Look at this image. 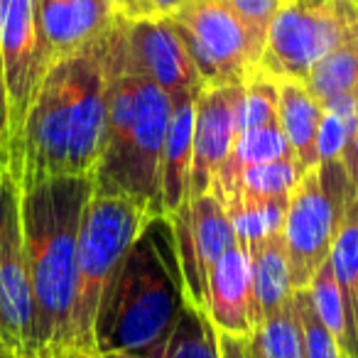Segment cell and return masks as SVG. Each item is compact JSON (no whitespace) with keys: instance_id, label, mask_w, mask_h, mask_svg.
I'll list each match as a JSON object with an SVG mask.
<instances>
[{"instance_id":"13","label":"cell","mask_w":358,"mask_h":358,"mask_svg":"<svg viewBox=\"0 0 358 358\" xmlns=\"http://www.w3.org/2000/svg\"><path fill=\"white\" fill-rule=\"evenodd\" d=\"M0 346L17 358H37L35 304L22 241L20 192L13 199L0 236Z\"/></svg>"},{"instance_id":"23","label":"cell","mask_w":358,"mask_h":358,"mask_svg":"<svg viewBox=\"0 0 358 358\" xmlns=\"http://www.w3.org/2000/svg\"><path fill=\"white\" fill-rule=\"evenodd\" d=\"M302 169L294 159H273V162L250 164L241 169L229 189L221 194V204L229 199H275V196H289Z\"/></svg>"},{"instance_id":"19","label":"cell","mask_w":358,"mask_h":358,"mask_svg":"<svg viewBox=\"0 0 358 358\" xmlns=\"http://www.w3.org/2000/svg\"><path fill=\"white\" fill-rule=\"evenodd\" d=\"M250 255V275H253V309L255 327L270 314L280 312L292 302V278H289L287 250L282 234L270 236L268 241L253 245Z\"/></svg>"},{"instance_id":"27","label":"cell","mask_w":358,"mask_h":358,"mask_svg":"<svg viewBox=\"0 0 358 358\" xmlns=\"http://www.w3.org/2000/svg\"><path fill=\"white\" fill-rule=\"evenodd\" d=\"M322 125L317 133V164L341 159L358 123V94H346L322 106Z\"/></svg>"},{"instance_id":"4","label":"cell","mask_w":358,"mask_h":358,"mask_svg":"<svg viewBox=\"0 0 358 358\" xmlns=\"http://www.w3.org/2000/svg\"><path fill=\"white\" fill-rule=\"evenodd\" d=\"M187 304L167 216H152L110 280L96 319V353L162 356Z\"/></svg>"},{"instance_id":"39","label":"cell","mask_w":358,"mask_h":358,"mask_svg":"<svg viewBox=\"0 0 358 358\" xmlns=\"http://www.w3.org/2000/svg\"><path fill=\"white\" fill-rule=\"evenodd\" d=\"M96 358H99V356H96Z\"/></svg>"},{"instance_id":"11","label":"cell","mask_w":358,"mask_h":358,"mask_svg":"<svg viewBox=\"0 0 358 358\" xmlns=\"http://www.w3.org/2000/svg\"><path fill=\"white\" fill-rule=\"evenodd\" d=\"M47 69L35 0H0V71L10 106L13 140Z\"/></svg>"},{"instance_id":"37","label":"cell","mask_w":358,"mask_h":358,"mask_svg":"<svg viewBox=\"0 0 358 358\" xmlns=\"http://www.w3.org/2000/svg\"><path fill=\"white\" fill-rule=\"evenodd\" d=\"M0 358H17V356H15V353H10V351H8V348H3V346H0Z\"/></svg>"},{"instance_id":"32","label":"cell","mask_w":358,"mask_h":358,"mask_svg":"<svg viewBox=\"0 0 358 358\" xmlns=\"http://www.w3.org/2000/svg\"><path fill=\"white\" fill-rule=\"evenodd\" d=\"M341 162H343V167H346L348 182H351L353 192L358 194V123H356V130H353L351 140H348L346 150H343Z\"/></svg>"},{"instance_id":"33","label":"cell","mask_w":358,"mask_h":358,"mask_svg":"<svg viewBox=\"0 0 358 358\" xmlns=\"http://www.w3.org/2000/svg\"><path fill=\"white\" fill-rule=\"evenodd\" d=\"M115 6V10L120 13V17L125 20H140V17H152L155 10L150 8L148 0H110Z\"/></svg>"},{"instance_id":"36","label":"cell","mask_w":358,"mask_h":358,"mask_svg":"<svg viewBox=\"0 0 358 358\" xmlns=\"http://www.w3.org/2000/svg\"><path fill=\"white\" fill-rule=\"evenodd\" d=\"M243 358H263V353L258 351L253 338H243Z\"/></svg>"},{"instance_id":"30","label":"cell","mask_w":358,"mask_h":358,"mask_svg":"<svg viewBox=\"0 0 358 358\" xmlns=\"http://www.w3.org/2000/svg\"><path fill=\"white\" fill-rule=\"evenodd\" d=\"M17 192H20V185H17V177L13 172L10 157H0V236L6 229L8 211H10V204L17 196Z\"/></svg>"},{"instance_id":"15","label":"cell","mask_w":358,"mask_h":358,"mask_svg":"<svg viewBox=\"0 0 358 358\" xmlns=\"http://www.w3.org/2000/svg\"><path fill=\"white\" fill-rule=\"evenodd\" d=\"M35 10L50 66L89 50L125 20L110 0H35Z\"/></svg>"},{"instance_id":"3","label":"cell","mask_w":358,"mask_h":358,"mask_svg":"<svg viewBox=\"0 0 358 358\" xmlns=\"http://www.w3.org/2000/svg\"><path fill=\"white\" fill-rule=\"evenodd\" d=\"M123 25L108 32L106 47V135L94 172V194L125 196L152 216L162 214L159 177L162 145L169 123V96L150 79L128 69Z\"/></svg>"},{"instance_id":"1","label":"cell","mask_w":358,"mask_h":358,"mask_svg":"<svg viewBox=\"0 0 358 358\" xmlns=\"http://www.w3.org/2000/svg\"><path fill=\"white\" fill-rule=\"evenodd\" d=\"M106 47L108 35L45 71L10 148L20 185L94 179L106 135Z\"/></svg>"},{"instance_id":"10","label":"cell","mask_w":358,"mask_h":358,"mask_svg":"<svg viewBox=\"0 0 358 358\" xmlns=\"http://www.w3.org/2000/svg\"><path fill=\"white\" fill-rule=\"evenodd\" d=\"M273 159H294V155L278 118V81L265 71H255L243 84L234 148L216 172L209 194L221 199L241 169Z\"/></svg>"},{"instance_id":"34","label":"cell","mask_w":358,"mask_h":358,"mask_svg":"<svg viewBox=\"0 0 358 358\" xmlns=\"http://www.w3.org/2000/svg\"><path fill=\"white\" fill-rule=\"evenodd\" d=\"M148 3H150V8L155 10V15L169 17V15H174L177 10H182L189 0H148Z\"/></svg>"},{"instance_id":"26","label":"cell","mask_w":358,"mask_h":358,"mask_svg":"<svg viewBox=\"0 0 358 358\" xmlns=\"http://www.w3.org/2000/svg\"><path fill=\"white\" fill-rule=\"evenodd\" d=\"M250 338L263 358H307L302 324L292 302L263 319Z\"/></svg>"},{"instance_id":"29","label":"cell","mask_w":358,"mask_h":358,"mask_svg":"<svg viewBox=\"0 0 358 358\" xmlns=\"http://www.w3.org/2000/svg\"><path fill=\"white\" fill-rule=\"evenodd\" d=\"M243 20H248L250 25H255L258 30H263L268 35V27L273 22V17L278 15L280 8L287 0H226Z\"/></svg>"},{"instance_id":"12","label":"cell","mask_w":358,"mask_h":358,"mask_svg":"<svg viewBox=\"0 0 358 358\" xmlns=\"http://www.w3.org/2000/svg\"><path fill=\"white\" fill-rule=\"evenodd\" d=\"M123 57L130 71L150 79L167 96L204 86L185 40L169 17L152 15L125 20Z\"/></svg>"},{"instance_id":"21","label":"cell","mask_w":358,"mask_h":358,"mask_svg":"<svg viewBox=\"0 0 358 358\" xmlns=\"http://www.w3.org/2000/svg\"><path fill=\"white\" fill-rule=\"evenodd\" d=\"M302 84L322 106L338 96L358 94V30L322 57Z\"/></svg>"},{"instance_id":"16","label":"cell","mask_w":358,"mask_h":358,"mask_svg":"<svg viewBox=\"0 0 358 358\" xmlns=\"http://www.w3.org/2000/svg\"><path fill=\"white\" fill-rule=\"evenodd\" d=\"M206 314L219 334H229L236 338L253 336L255 309L250 255L238 241L216 260L211 270Z\"/></svg>"},{"instance_id":"38","label":"cell","mask_w":358,"mask_h":358,"mask_svg":"<svg viewBox=\"0 0 358 358\" xmlns=\"http://www.w3.org/2000/svg\"><path fill=\"white\" fill-rule=\"evenodd\" d=\"M356 3H358V0H356Z\"/></svg>"},{"instance_id":"31","label":"cell","mask_w":358,"mask_h":358,"mask_svg":"<svg viewBox=\"0 0 358 358\" xmlns=\"http://www.w3.org/2000/svg\"><path fill=\"white\" fill-rule=\"evenodd\" d=\"M13 148V125H10V106H8V91L0 71V157H10Z\"/></svg>"},{"instance_id":"6","label":"cell","mask_w":358,"mask_h":358,"mask_svg":"<svg viewBox=\"0 0 358 358\" xmlns=\"http://www.w3.org/2000/svg\"><path fill=\"white\" fill-rule=\"evenodd\" d=\"M351 194L353 187L341 159L307 169L289 192L282 238L294 289L309 287L317 270L329 260Z\"/></svg>"},{"instance_id":"25","label":"cell","mask_w":358,"mask_h":358,"mask_svg":"<svg viewBox=\"0 0 358 358\" xmlns=\"http://www.w3.org/2000/svg\"><path fill=\"white\" fill-rule=\"evenodd\" d=\"M162 358H221L219 331L204 309L185 304V312L164 343Z\"/></svg>"},{"instance_id":"24","label":"cell","mask_w":358,"mask_h":358,"mask_svg":"<svg viewBox=\"0 0 358 358\" xmlns=\"http://www.w3.org/2000/svg\"><path fill=\"white\" fill-rule=\"evenodd\" d=\"M331 268L336 275V282L341 287V294L348 304L353 327L358 334V194L353 192L346 204L341 229L336 234V241L331 245Z\"/></svg>"},{"instance_id":"14","label":"cell","mask_w":358,"mask_h":358,"mask_svg":"<svg viewBox=\"0 0 358 358\" xmlns=\"http://www.w3.org/2000/svg\"><path fill=\"white\" fill-rule=\"evenodd\" d=\"M243 86H201L194 106L189 199L209 194L211 182L226 162L238 128Z\"/></svg>"},{"instance_id":"8","label":"cell","mask_w":358,"mask_h":358,"mask_svg":"<svg viewBox=\"0 0 358 358\" xmlns=\"http://www.w3.org/2000/svg\"><path fill=\"white\" fill-rule=\"evenodd\" d=\"M356 30V0H287L268 27L260 71L304 81L322 57Z\"/></svg>"},{"instance_id":"35","label":"cell","mask_w":358,"mask_h":358,"mask_svg":"<svg viewBox=\"0 0 358 358\" xmlns=\"http://www.w3.org/2000/svg\"><path fill=\"white\" fill-rule=\"evenodd\" d=\"M99 358H162V356H150V353H128V351H110V353H99Z\"/></svg>"},{"instance_id":"18","label":"cell","mask_w":358,"mask_h":358,"mask_svg":"<svg viewBox=\"0 0 358 358\" xmlns=\"http://www.w3.org/2000/svg\"><path fill=\"white\" fill-rule=\"evenodd\" d=\"M278 81V118L302 174L317 167V133L324 108L297 79Z\"/></svg>"},{"instance_id":"22","label":"cell","mask_w":358,"mask_h":358,"mask_svg":"<svg viewBox=\"0 0 358 358\" xmlns=\"http://www.w3.org/2000/svg\"><path fill=\"white\" fill-rule=\"evenodd\" d=\"M289 196L275 199H229L224 209L234 226L236 241L250 250L253 245L268 241L270 236L282 234L285 216H287Z\"/></svg>"},{"instance_id":"2","label":"cell","mask_w":358,"mask_h":358,"mask_svg":"<svg viewBox=\"0 0 358 358\" xmlns=\"http://www.w3.org/2000/svg\"><path fill=\"white\" fill-rule=\"evenodd\" d=\"M91 194V177L20 185V221L35 304L37 358H76L71 346L76 248L81 216Z\"/></svg>"},{"instance_id":"17","label":"cell","mask_w":358,"mask_h":358,"mask_svg":"<svg viewBox=\"0 0 358 358\" xmlns=\"http://www.w3.org/2000/svg\"><path fill=\"white\" fill-rule=\"evenodd\" d=\"M196 91H182L169 96V123L162 145V177H159V196L162 214L169 216L179 206L189 201L192 152H194V106Z\"/></svg>"},{"instance_id":"40","label":"cell","mask_w":358,"mask_h":358,"mask_svg":"<svg viewBox=\"0 0 358 358\" xmlns=\"http://www.w3.org/2000/svg\"><path fill=\"white\" fill-rule=\"evenodd\" d=\"M356 358H358V356H356Z\"/></svg>"},{"instance_id":"20","label":"cell","mask_w":358,"mask_h":358,"mask_svg":"<svg viewBox=\"0 0 358 358\" xmlns=\"http://www.w3.org/2000/svg\"><path fill=\"white\" fill-rule=\"evenodd\" d=\"M307 289H309V297H312L314 312L322 319L327 331L334 336V341L338 343L341 356L356 358L358 334H356V327H353L348 304L341 294V287H338V282H336V275H334L331 260H327V263L317 270V275L312 278Z\"/></svg>"},{"instance_id":"9","label":"cell","mask_w":358,"mask_h":358,"mask_svg":"<svg viewBox=\"0 0 358 358\" xmlns=\"http://www.w3.org/2000/svg\"><path fill=\"white\" fill-rule=\"evenodd\" d=\"M185 278L187 302L206 312L209 275L216 260L236 243V234L224 204L214 194H201L167 216Z\"/></svg>"},{"instance_id":"28","label":"cell","mask_w":358,"mask_h":358,"mask_svg":"<svg viewBox=\"0 0 358 358\" xmlns=\"http://www.w3.org/2000/svg\"><path fill=\"white\" fill-rule=\"evenodd\" d=\"M292 304L294 312L302 324L304 334V348H307V358H343L338 343L334 341V336L327 331V327L322 324V319L314 312L312 297H309V289H294L292 292Z\"/></svg>"},{"instance_id":"7","label":"cell","mask_w":358,"mask_h":358,"mask_svg":"<svg viewBox=\"0 0 358 358\" xmlns=\"http://www.w3.org/2000/svg\"><path fill=\"white\" fill-rule=\"evenodd\" d=\"M169 20L204 86H243L260 71L265 32L243 20L226 0H189Z\"/></svg>"},{"instance_id":"5","label":"cell","mask_w":358,"mask_h":358,"mask_svg":"<svg viewBox=\"0 0 358 358\" xmlns=\"http://www.w3.org/2000/svg\"><path fill=\"white\" fill-rule=\"evenodd\" d=\"M152 219L143 204L125 196L91 194L81 216L76 248V287L71 309V346L76 358H96V319L125 253Z\"/></svg>"}]
</instances>
